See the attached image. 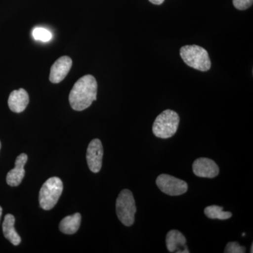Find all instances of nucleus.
Segmentation results:
<instances>
[{
	"label": "nucleus",
	"instance_id": "nucleus-1",
	"mask_svg": "<svg viewBox=\"0 0 253 253\" xmlns=\"http://www.w3.org/2000/svg\"><path fill=\"white\" fill-rule=\"evenodd\" d=\"M97 82L94 76L86 75L76 83L69 94V102L75 111H84L89 108L97 95Z\"/></svg>",
	"mask_w": 253,
	"mask_h": 253
},
{
	"label": "nucleus",
	"instance_id": "nucleus-2",
	"mask_svg": "<svg viewBox=\"0 0 253 253\" xmlns=\"http://www.w3.org/2000/svg\"><path fill=\"white\" fill-rule=\"evenodd\" d=\"M180 56L189 67L206 72L211 68L209 54L204 48L198 45H186L180 49Z\"/></svg>",
	"mask_w": 253,
	"mask_h": 253
},
{
	"label": "nucleus",
	"instance_id": "nucleus-3",
	"mask_svg": "<svg viewBox=\"0 0 253 253\" xmlns=\"http://www.w3.org/2000/svg\"><path fill=\"white\" fill-rule=\"evenodd\" d=\"M179 124V116L172 110H166L158 115L153 125V133L161 139L174 136Z\"/></svg>",
	"mask_w": 253,
	"mask_h": 253
},
{
	"label": "nucleus",
	"instance_id": "nucleus-4",
	"mask_svg": "<svg viewBox=\"0 0 253 253\" xmlns=\"http://www.w3.org/2000/svg\"><path fill=\"white\" fill-rule=\"evenodd\" d=\"M63 185L59 177L49 178L42 186L39 194L41 207L44 211H50L57 204L62 194Z\"/></svg>",
	"mask_w": 253,
	"mask_h": 253
},
{
	"label": "nucleus",
	"instance_id": "nucleus-5",
	"mask_svg": "<svg viewBox=\"0 0 253 253\" xmlns=\"http://www.w3.org/2000/svg\"><path fill=\"white\" fill-rule=\"evenodd\" d=\"M116 208L118 219L125 226H130L134 224L136 204L132 193L129 190L124 189L120 193Z\"/></svg>",
	"mask_w": 253,
	"mask_h": 253
},
{
	"label": "nucleus",
	"instance_id": "nucleus-6",
	"mask_svg": "<svg viewBox=\"0 0 253 253\" xmlns=\"http://www.w3.org/2000/svg\"><path fill=\"white\" fill-rule=\"evenodd\" d=\"M156 184L162 192L169 196H180L185 194L188 190L186 181L169 174H163L158 176Z\"/></svg>",
	"mask_w": 253,
	"mask_h": 253
},
{
	"label": "nucleus",
	"instance_id": "nucleus-7",
	"mask_svg": "<svg viewBox=\"0 0 253 253\" xmlns=\"http://www.w3.org/2000/svg\"><path fill=\"white\" fill-rule=\"evenodd\" d=\"M103 149L102 143L99 139H94L89 143L86 150V162L91 172L98 173L102 166Z\"/></svg>",
	"mask_w": 253,
	"mask_h": 253
},
{
	"label": "nucleus",
	"instance_id": "nucleus-8",
	"mask_svg": "<svg viewBox=\"0 0 253 253\" xmlns=\"http://www.w3.org/2000/svg\"><path fill=\"white\" fill-rule=\"evenodd\" d=\"M193 172L195 175L203 178H214L219 174V167L212 160L200 158L193 163Z\"/></svg>",
	"mask_w": 253,
	"mask_h": 253
},
{
	"label": "nucleus",
	"instance_id": "nucleus-9",
	"mask_svg": "<svg viewBox=\"0 0 253 253\" xmlns=\"http://www.w3.org/2000/svg\"><path fill=\"white\" fill-rule=\"evenodd\" d=\"M72 59L69 56H61L55 61L50 71L49 81L51 83H61L66 77L72 67Z\"/></svg>",
	"mask_w": 253,
	"mask_h": 253
},
{
	"label": "nucleus",
	"instance_id": "nucleus-10",
	"mask_svg": "<svg viewBox=\"0 0 253 253\" xmlns=\"http://www.w3.org/2000/svg\"><path fill=\"white\" fill-rule=\"evenodd\" d=\"M28 161V156L21 154L16 158L15 161V168L11 169L6 175V182L8 185L18 186L21 184L25 176L24 166Z\"/></svg>",
	"mask_w": 253,
	"mask_h": 253
},
{
	"label": "nucleus",
	"instance_id": "nucleus-11",
	"mask_svg": "<svg viewBox=\"0 0 253 253\" xmlns=\"http://www.w3.org/2000/svg\"><path fill=\"white\" fill-rule=\"evenodd\" d=\"M166 246L169 253H189L186 246V239L180 231L171 230L166 236Z\"/></svg>",
	"mask_w": 253,
	"mask_h": 253
},
{
	"label": "nucleus",
	"instance_id": "nucleus-12",
	"mask_svg": "<svg viewBox=\"0 0 253 253\" xmlns=\"http://www.w3.org/2000/svg\"><path fill=\"white\" fill-rule=\"evenodd\" d=\"M29 103V96L24 89L11 91L8 99V105L11 111L14 113H22L27 107Z\"/></svg>",
	"mask_w": 253,
	"mask_h": 253
},
{
	"label": "nucleus",
	"instance_id": "nucleus-13",
	"mask_svg": "<svg viewBox=\"0 0 253 253\" xmlns=\"http://www.w3.org/2000/svg\"><path fill=\"white\" fill-rule=\"evenodd\" d=\"M15 217L11 214L5 215L4 222L2 224L3 234L6 239L14 246L21 244V239L16 232L14 228Z\"/></svg>",
	"mask_w": 253,
	"mask_h": 253
},
{
	"label": "nucleus",
	"instance_id": "nucleus-14",
	"mask_svg": "<svg viewBox=\"0 0 253 253\" xmlns=\"http://www.w3.org/2000/svg\"><path fill=\"white\" fill-rule=\"evenodd\" d=\"M81 214L78 212L63 218L60 222V231L66 234H76L81 226Z\"/></svg>",
	"mask_w": 253,
	"mask_h": 253
},
{
	"label": "nucleus",
	"instance_id": "nucleus-15",
	"mask_svg": "<svg viewBox=\"0 0 253 253\" xmlns=\"http://www.w3.org/2000/svg\"><path fill=\"white\" fill-rule=\"evenodd\" d=\"M204 213L210 219L225 220L232 217V213L223 211V207L218 206H208L204 210Z\"/></svg>",
	"mask_w": 253,
	"mask_h": 253
},
{
	"label": "nucleus",
	"instance_id": "nucleus-16",
	"mask_svg": "<svg viewBox=\"0 0 253 253\" xmlns=\"http://www.w3.org/2000/svg\"><path fill=\"white\" fill-rule=\"evenodd\" d=\"M33 36L36 41L49 42L52 38V34L48 30L42 28H36L33 30Z\"/></svg>",
	"mask_w": 253,
	"mask_h": 253
},
{
	"label": "nucleus",
	"instance_id": "nucleus-17",
	"mask_svg": "<svg viewBox=\"0 0 253 253\" xmlns=\"http://www.w3.org/2000/svg\"><path fill=\"white\" fill-rule=\"evenodd\" d=\"M225 253H246V248L240 246L237 242H229L226 245Z\"/></svg>",
	"mask_w": 253,
	"mask_h": 253
},
{
	"label": "nucleus",
	"instance_id": "nucleus-18",
	"mask_svg": "<svg viewBox=\"0 0 253 253\" xmlns=\"http://www.w3.org/2000/svg\"><path fill=\"white\" fill-rule=\"evenodd\" d=\"M253 0H233V4L236 9L246 10L252 6Z\"/></svg>",
	"mask_w": 253,
	"mask_h": 253
},
{
	"label": "nucleus",
	"instance_id": "nucleus-19",
	"mask_svg": "<svg viewBox=\"0 0 253 253\" xmlns=\"http://www.w3.org/2000/svg\"><path fill=\"white\" fill-rule=\"evenodd\" d=\"M150 2L156 5H161L164 2L165 0H149Z\"/></svg>",
	"mask_w": 253,
	"mask_h": 253
},
{
	"label": "nucleus",
	"instance_id": "nucleus-20",
	"mask_svg": "<svg viewBox=\"0 0 253 253\" xmlns=\"http://www.w3.org/2000/svg\"><path fill=\"white\" fill-rule=\"evenodd\" d=\"M1 214H2V208L0 206V219H1Z\"/></svg>",
	"mask_w": 253,
	"mask_h": 253
},
{
	"label": "nucleus",
	"instance_id": "nucleus-21",
	"mask_svg": "<svg viewBox=\"0 0 253 253\" xmlns=\"http://www.w3.org/2000/svg\"><path fill=\"white\" fill-rule=\"evenodd\" d=\"M253 244H252V246H251V253H253Z\"/></svg>",
	"mask_w": 253,
	"mask_h": 253
},
{
	"label": "nucleus",
	"instance_id": "nucleus-22",
	"mask_svg": "<svg viewBox=\"0 0 253 253\" xmlns=\"http://www.w3.org/2000/svg\"><path fill=\"white\" fill-rule=\"evenodd\" d=\"M1 141H0V149H1Z\"/></svg>",
	"mask_w": 253,
	"mask_h": 253
}]
</instances>
